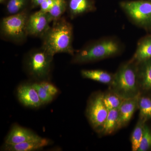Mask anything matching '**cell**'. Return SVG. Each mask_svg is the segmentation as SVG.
Returning <instances> with one entry per match:
<instances>
[{"label": "cell", "mask_w": 151, "mask_h": 151, "mask_svg": "<svg viewBox=\"0 0 151 151\" xmlns=\"http://www.w3.org/2000/svg\"><path fill=\"white\" fill-rule=\"evenodd\" d=\"M56 0H46L40 5V11L44 13H48L54 6Z\"/></svg>", "instance_id": "obj_26"}, {"label": "cell", "mask_w": 151, "mask_h": 151, "mask_svg": "<svg viewBox=\"0 0 151 151\" xmlns=\"http://www.w3.org/2000/svg\"><path fill=\"white\" fill-rule=\"evenodd\" d=\"M120 6L135 24L147 30L151 29V0L123 1Z\"/></svg>", "instance_id": "obj_4"}, {"label": "cell", "mask_w": 151, "mask_h": 151, "mask_svg": "<svg viewBox=\"0 0 151 151\" xmlns=\"http://www.w3.org/2000/svg\"><path fill=\"white\" fill-rule=\"evenodd\" d=\"M36 90L43 104L50 103L53 100V96L49 94L40 84L35 83L32 84Z\"/></svg>", "instance_id": "obj_24"}, {"label": "cell", "mask_w": 151, "mask_h": 151, "mask_svg": "<svg viewBox=\"0 0 151 151\" xmlns=\"http://www.w3.org/2000/svg\"><path fill=\"white\" fill-rule=\"evenodd\" d=\"M146 122L147 121L145 119L139 117L137 125L132 132L131 135V142L132 150L133 151L138 150L142 139Z\"/></svg>", "instance_id": "obj_18"}, {"label": "cell", "mask_w": 151, "mask_h": 151, "mask_svg": "<svg viewBox=\"0 0 151 151\" xmlns=\"http://www.w3.org/2000/svg\"><path fill=\"white\" fill-rule=\"evenodd\" d=\"M53 57L43 48L34 52L30 55L28 62L30 73L38 79L46 78L50 71Z\"/></svg>", "instance_id": "obj_7"}, {"label": "cell", "mask_w": 151, "mask_h": 151, "mask_svg": "<svg viewBox=\"0 0 151 151\" xmlns=\"http://www.w3.org/2000/svg\"><path fill=\"white\" fill-rule=\"evenodd\" d=\"M151 58V35L146 36L139 42L134 56L131 60L137 64Z\"/></svg>", "instance_id": "obj_13"}, {"label": "cell", "mask_w": 151, "mask_h": 151, "mask_svg": "<svg viewBox=\"0 0 151 151\" xmlns=\"http://www.w3.org/2000/svg\"><path fill=\"white\" fill-rule=\"evenodd\" d=\"M81 74L84 78L109 85L112 83L114 77V74L101 70H82Z\"/></svg>", "instance_id": "obj_16"}, {"label": "cell", "mask_w": 151, "mask_h": 151, "mask_svg": "<svg viewBox=\"0 0 151 151\" xmlns=\"http://www.w3.org/2000/svg\"><path fill=\"white\" fill-rule=\"evenodd\" d=\"M5 1V0H0V3H1V4H3V3Z\"/></svg>", "instance_id": "obj_28"}, {"label": "cell", "mask_w": 151, "mask_h": 151, "mask_svg": "<svg viewBox=\"0 0 151 151\" xmlns=\"http://www.w3.org/2000/svg\"><path fill=\"white\" fill-rule=\"evenodd\" d=\"M119 108L108 111V116L102 127L97 132L101 134H111L119 129Z\"/></svg>", "instance_id": "obj_15"}, {"label": "cell", "mask_w": 151, "mask_h": 151, "mask_svg": "<svg viewBox=\"0 0 151 151\" xmlns=\"http://www.w3.org/2000/svg\"><path fill=\"white\" fill-rule=\"evenodd\" d=\"M139 95L133 98L124 99L119 107L118 119L119 129L126 126L129 123L135 111L138 109V98Z\"/></svg>", "instance_id": "obj_10"}, {"label": "cell", "mask_w": 151, "mask_h": 151, "mask_svg": "<svg viewBox=\"0 0 151 151\" xmlns=\"http://www.w3.org/2000/svg\"><path fill=\"white\" fill-rule=\"evenodd\" d=\"M17 96L20 102L27 107L38 108L43 105L32 84L20 85L17 89Z\"/></svg>", "instance_id": "obj_9"}, {"label": "cell", "mask_w": 151, "mask_h": 151, "mask_svg": "<svg viewBox=\"0 0 151 151\" xmlns=\"http://www.w3.org/2000/svg\"><path fill=\"white\" fill-rule=\"evenodd\" d=\"M138 109L139 117L146 121L151 119V97L140 94L138 98Z\"/></svg>", "instance_id": "obj_19"}, {"label": "cell", "mask_w": 151, "mask_h": 151, "mask_svg": "<svg viewBox=\"0 0 151 151\" xmlns=\"http://www.w3.org/2000/svg\"><path fill=\"white\" fill-rule=\"evenodd\" d=\"M46 0H32L33 3L36 6H40Z\"/></svg>", "instance_id": "obj_27"}, {"label": "cell", "mask_w": 151, "mask_h": 151, "mask_svg": "<svg viewBox=\"0 0 151 151\" xmlns=\"http://www.w3.org/2000/svg\"><path fill=\"white\" fill-rule=\"evenodd\" d=\"M27 0H9L6 9L11 15L15 14L22 12L26 5Z\"/></svg>", "instance_id": "obj_22"}, {"label": "cell", "mask_w": 151, "mask_h": 151, "mask_svg": "<svg viewBox=\"0 0 151 151\" xmlns=\"http://www.w3.org/2000/svg\"><path fill=\"white\" fill-rule=\"evenodd\" d=\"M51 21L47 13H44L40 10L36 12L28 19L27 33L34 36L44 35L50 28L49 24Z\"/></svg>", "instance_id": "obj_8"}, {"label": "cell", "mask_w": 151, "mask_h": 151, "mask_svg": "<svg viewBox=\"0 0 151 151\" xmlns=\"http://www.w3.org/2000/svg\"><path fill=\"white\" fill-rule=\"evenodd\" d=\"M94 8L91 0H70L69 3V11L72 17L93 11Z\"/></svg>", "instance_id": "obj_17"}, {"label": "cell", "mask_w": 151, "mask_h": 151, "mask_svg": "<svg viewBox=\"0 0 151 151\" xmlns=\"http://www.w3.org/2000/svg\"><path fill=\"white\" fill-rule=\"evenodd\" d=\"M66 4L65 0H56L50 11L47 13L52 21L57 20L61 17L65 10Z\"/></svg>", "instance_id": "obj_21"}, {"label": "cell", "mask_w": 151, "mask_h": 151, "mask_svg": "<svg viewBox=\"0 0 151 151\" xmlns=\"http://www.w3.org/2000/svg\"><path fill=\"white\" fill-rule=\"evenodd\" d=\"M50 142L47 139L40 137L24 142L17 144H5L4 149L9 151H30L36 150L46 147L49 144Z\"/></svg>", "instance_id": "obj_12"}, {"label": "cell", "mask_w": 151, "mask_h": 151, "mask_svg": "<svg viewBox=\"0 0 151 151\" xmlns=\"http://www.w3.org/2000/svg\"><path fill=\"white\" fill-rule=\"evenodd\" d=\"M110 90L124 99L133 98L141 94L137 64L131 60L120 66L114 74Z\"/></svg>", "instance_id": "obj_1"}, {"label": "cell", "mask_w": 151, "mask_h": 151, "mask_svg": "<svg viewBox=\"0 0 151 151\" xmlns=\"http://www.w3.org/2000/svg\"><path fill=\"white\" fill-rule=\"evenodd\" d=\"M137 67L141 91L151 90V58L137 64Z\"/></svg>", "instance_id": "obj_14"}, {"label": "cell", "mask_w": 151, "mask_h": 151, "mask_svg": "<svg viewBox=\"0 0 151 151\" xmlns=\"http://www.w3.org/2000/svg\"><path fill=\"white\" fill-rule=\"evenodd\" d=\"M42 48L52 56L58 53L73 54V28L65 21L57 23L44 35Z\"/></svg>", "instance_id": "obj_2"}, {"label": "cell", "mask_w": 151, "mask_h": 151, "mask_svg": "<svg viewBox=\"0 0 151 151\" xmlns=\"http://www.w3.org/2000/svg\"><path fill=\"white\" fill-rule=\"evenodd\" d=\"M40 84L41 86L53 97L58 93V89L53 84L45 81L40 82Z\"/></svg>", "instance_id": "obj_25"}, {"label": "cell", "mask_w": 151, "mask_h": 151, "mask_svg": "<svg viewBox=\"0 0 151 151\" xmlns=\"http://www.w3.org/2000/svg\"><path fill=\"white\" fill-rule=\"evenodd\" d=\"M27 14L23 12L4 18L1 24L3 33L12 39H21L27 34Z\"/></svg>", "instance_id": "obj_5"}, {"label": "cell", "mask_w": 151, "mask_h": 151, "mask_svg": "<svg viewBox=\"0 0 151 151\" xmlns=\"http://www.w3.org/2000/svg\"><path fill=\"white\" fill-rule=\"evenodd\" d=\"M151 148V130L145 124L144 134L138 151H147Z\"/></svg>", "instance_id": "obj_23"}, {"label": "cell", "mask_w": 151, "mask_h": 151, "mask_svg": "<svg viewBox=\"0 0 151 151\" xmlns=\"http://www.w3.org/2000/svg\"><path fill=\"white\" fill-rule=\"evenodd\" d=\"M40 137L31 130L15 125L12 128L6 139L5 143L17 144L37 139Z\"/></svg>", "instance_id": "obj_11"}, {"label": "cell", "mask_w": 151, "mask_h": 151, "mask_svg": "<svg viewBox=\"0 0 151 151\" xmlns=\"http://www.w3.org/2000/svg\"><path fill=\"white\" fill-rule=\"evenodd\" d=\"M103 99L104 104L108 111L119 108L124 100L111 90L103 94Z\"/></svg>", "instance_id": "obj_20"}, {"label": "cell", "mask_w": 151, "mask_h": 151, "mask_svg": "<svg viewBox=\"0 0 151 151\" xmlns=\"http://www.w3.org/2000/svg\"><path fill=\"white\" fill-rule=\"evenodd\" d=\"M103 94L97 93L90 97L87 104L86 116L92 128L98 132L108 116V111L104 104Z\"/></svg>", "instance_id": "obj_6"}, {"label": "cell", "mask_w": 151, "mask_h": 151, "mask_svg": "<svg viewBox=\"0 0 151 151\" xmlns=\"http://www.w3.org/2000/svg\"><path fill=\"white\" fill-rule=\"evenodd\" d=\"M122 50V46L119 42L113 39H105L94 42L78 51L72 62L83 63L101 60L117 55Z\"/></svg>", "instance_id": "obj_3"}]
</instances>
